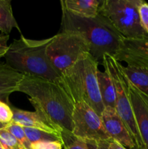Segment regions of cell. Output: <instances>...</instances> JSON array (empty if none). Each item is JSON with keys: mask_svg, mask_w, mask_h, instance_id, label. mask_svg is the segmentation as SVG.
I'll list each match as a JSON object with an SVG mask.
<instances>
[{"mask_svg": "<svg viewBox=\"0 0 148 149\" xmlns=\"http://www.w3.org/2000/svg\"><path fill=\"white\" fill-rule=\"evenodd\" d=\"M17 92L27 95L36 111L62 132L72 133L74 104L57 82L24 75Z\"/></svg>", "mask_w": 148, "mask_h": 149, "instance_id": "cell-1", "label": "cell"}, {"mask_svg": "<svg viewBox=\"0 0 148 149\" xmlns=\"http://www.w3.org/2000/svg\"><path fill=\"white\" fill-rule=\"evenodd\" d=\"M60 31H75L88 41L89 53L97 61H102L104 55L114 56L124 36L120 34L107 18L99 14L93 18L75 16L61 7Z\"/></svg>", "mask_w": 148, "mask_h": 149, "instance_id": "cell-2", "label": "cell"}, {"mask_svg": "<svg viewBox=\"0 0 148 149\" xmlns=\"http://www.w3.org/2000/svg\"><path fill=\"white\" fill-rule=\"evenodd\" d=\"M99 61L85 53L61 74L58 84L73 103L85 102L100 116L104 107L99 90L97 71Z\"/></svg>", "mask_w": 148, "mask_h": 149, "instance_id": "cell-3", "label": "cell"}, {"mask_svg": "<svg viewBox=\"0 0 148 149\" xmlns=\"http://www.w3.org/2000/svg\"><path fill=\"white\" fill-rule=\"evenodd\" d=\"M52 39L35 40L21 35L9 45L4 56L6 65L23 75L58 82L60 75L53 68L46 54Z\"/></svg>", "mask_w": 148, "mask_h": 149, "instance_id": "cell-4", "label": "cell"}, {"mask_svg": "<svg viewBox=\"0 0 148 149\" xmlns=\"http://www.w3.org/2000/svg\"><path fill=\"white\" fill-rule=\"evenodd\" d=\"M104 71L113 81L116 94L115 109L118 115L126 126L136 149H145L136 125L135 115L129 94V80L123 71L120 63L113 56L104 55L102 59Z\"/></svg>", "mask_w": 148, "mask_h": 149, "instance_id": "cell-5", "label": "cell"}, {"mask_svg": "<svg viewBox=\"0 0 148 149\" xmlns=\"http://www.w3.org/2000/svg\"><path fill=\"white\" fill-rule=\"evenodd\" d=\"M142 0H103L99 14L110 21L113 27L126 38L145 39L148 34L141 26L139 14Z\"/></svg>", "mask_w": 148, "mask_h": 149, "instance_id": "cell-6", "label": "cell"}, {"mask_svg": "<svg viewBox=\"0 0 148 149\" xmlns=\"http://www.w3.org/2000/svg\"><path fill=\"white\" fill-rule=\"evenodd\" d=\"M89 52L87 39L81 33L70 31H59L52 36L46 50L49 62L59 75L84 54Z\"/></svg>", "mask_w": 148, "mask_h": 149, "instance_id": "cell-7", "label": "cell"}, {"mask_svg": "<svg viewBox=\"0 0 148 149\" xmlns=\"http://www.w3.org/2000/svg\"><path fill=\"white\" fill-rule=\"evenodd\" d=\"M72 122V134L77 138L97 143L110 139L103 126L101 116L85 102L74 103Z\"/></svg>", "mask_w": 148, "mask_h": 149, "instance_id": "cell-8", "label": "cell"}, {"mask_svg": "<svg viewBox=\"0 0 148 149\" xmlns=\"http://www.w3.org/2000/svg\"><path fill=\"white\" fill-rule=\"evenodd\" d=\"M148 37L130 39L123 37L113 58L125 62L128 66L148 68Z\"/></svg>", "mask_w": 148, "mask_h": 149, "instance_id": "cell-9", "label": "cell"}, {"mask_svg": "<svg viewBox=\"0 0 148 149\" xmlns=\"http://www.w3.org/2000/svg\"><path fill=\"white\" fill-rule=\"evenodd\" d=\"M101 119L104 130L111 139L128 149H136L134 143L115 109L110 107L104 108L102 113Z\"/></svg>", "mask_w": 148, "mask_h": 149, "instance_id": "cell-10", "label": "cell"}, {"mask_svg": "<svg viewBox=\"0 0 148 149\" xmlns=\"http://www.w3.org/2000/svg\"><path fill=\"white\" fill-rule=\"evenodd\" d=\"M129 94L136 125L145 149H148V96L129 81Z\"/></svg>", "mask_w": 148, "mask_h": 149, "instance_id": "cell-11", "label": "cell"}, {"mask_svg": "<svg viewBox=\"0 0 148 149\" xmlns=\"http://www.w3.org/2000/svg\"><path fill=\"white\" fill-rule=\"evenodd\" d=\"M13 112L12 122L23 127H30L44 132L53 133L61 137L62 130L51 123L44 115L37 111H28L11 106Z\"/></svg>", "mask_w": 148, "mask_h": 149, "instance_id": "cell-12", "label": "cell"}, {"mask_svg": "<svg viewBox=\"0 0 148 149\" xmlns=\"http://www.w3.org/2000/svg\"><path fill=\"white\" fill-rule=\"evenodd\" d=\"M23 76L6 64H0V98L2 101L8 102L9 95L17 92Z\"/></svg>", "mask_w": 148, "mask_h": 149, "instance_id": "cell-13", "label": "cell"}, {"mask_svg": "<svg viewBox=\"0 0 148 149\" xmlns=\"http://www.w3.org/2000/svg\"><path fill=\"white\" fill-rule=\"evenodd\" d=\"M101 1L97 0H62L61 7L75 16L93 18L99 15Z\"/></svg>", "mask_w": 148, "mask_h": 149, "instance_id": "cell-14", "label": "cell"}, {"mask_svg": "<svg viewBox=\"0 0 148 149\" xmlns=\"http://www.w3.org/2000/svg\"><path fill=\"white\" fill-rule=\"evenodd\" d=\"M99 90L104 107L115 108L116 94L114 84L109 74L104 71H97Z\"/></svg>", "mask_w": 148, "mask_h": 149, "instance_id": "cell-15", "label": "cell"}, {"mask_svg": "<svg viewBox=\"0 0 148 149\" xmlns=\"http://www.w3.org/2000/svg\"><path fill=\"white\" fill-rule=\"evenodd\" d=\"M126 78L134 87L148 96V68L122 66Z\"/></svg>", "mask_w": 148, "mask_h": 149, "instance_id": "cell-16", "label": "cell"}, {"mask_svg": "<svg viewBox=\"0 0 148 149\" xmlns=\"http://www.w3.org/2000/svg\"><path fill=\"white\" fill-rule=\"evenodd\" d=\"M14 28L20 32V27L13 15L10 0H0V31L3 34L9 35Z\"/></svg>", "mask_w": 148, "mask_h": 149, "instance_id": "cell-17", "label": "cell"}, {"mask_svg": "<svg viewBox=\"0 0 148 149\" xmlns=\"http://www.w3.org/2000/svg\"><path fill=\"white\" fill-rule=\"evenodd\" d=\"M24 130L26 137L30 143L44 141H60L62 143L61 137L55 134L49 133L30 127H24Z\"/></svg>", "mask_w": 148, "mask_h": 149, "instance_id": "cell-18", "label": "cell"}, {"mask_svg": "<svg viewBox=\"0 0 148 149\" xmlns=\"http://www.w3.org/2000/svg\"><path fill=\"white\" fill-rule=\"evenodd\" d=\"M61 140L64 149H89L85 141L74 136L71 132H61Z\"/></svg>", "mask_w": 148, "mask_h": 149, "instance_id": "cell-19", "label": "cell"}, {"mask_svg": "<svg viewBox=\"0 0 148 149\" xmlns=\"http://www.w3.org/2000/svg\"><path fill=\"white\" fill-rule=\"evenodd\" d=\"M5 129L8 130L22 145L26 149L30 148V143L26 137V133H25L24 127L21 125L16 124L15 122H10V124L6 125Z\"/></svg>", "mask_w": 148, "mask_h": 149, "instance_id": "cell-20", "label": "cell"}, {"mask_svg": "<svg viewBox=\"0 0 148 149\" xmlns=\"http://www.w3.org/2000/svg\"><path fill=\"white\" fill-rule=\"evenodd\" d=\"M0 145L4 149H26L5 127L0 129Z\"/></svg>", "mask_w": 148, "mask_h": 149, "instance_id": "cell-21", "label": "cell"}, {"mask_svg": "<svg viewBox=\"0 0 148 149\" xmlns=\"http://www.w3.org/2000/svg\"><path fill=\"white\" fill-rule=\"evenodd\" d=\"M13 112L12 108L7 103L0 101V122L7 125L12 122Z\"/></svg>", "mask_w": 148, "mask_h": 149, "instance_id": "cell-22", "label": "cell"}, {"mask_svg": "<svg viewBox=\"0 0 148 149\" xmlns=\"http://www.w3.org/2000/svg\"><path fill=\"white\" fill-rule=\"evenodd\" d=\"M141 26L148 34V3L143 1L139 7Z\"/></svg>", "mask_w": 148, "mask_h": 149, "instance_id": "cell-23", "label": "cell"}, {"mask_svg": "<svg viewBox=\"0 0 148 149\" xmlns=\"http://www.w3.org/2000/svg\"><path fill=\"white\" fill-rule=\"evenodd\" d=\"M60 141H44L31 143L30 149H62Z\"/></svg>", "mask_w": 148, "mask_h": 149, "instance_id": "cell-24", "label": "cell"}, {"mask_svg": "<svg viewBox=\"0 0 148 149\" xmlns=\"http://www.w3.org/2000/svg\"><path fill=\"white\" fill-rule=\"evenodd\" d=\"M9 35L0 34V59L4 58L7 52L9 46L7 45V42L9 40Z\"/></svg>", "mask_w": 148, "mask_h": 149, "instance_id": "cell-25", "label": "cell"}, {"mask_svg": "<svg viewBox=\"0 0 148 149\" xmlns=\"http://www.w3.org/2000/svg\"><path fill=\"white\" fill-rule=\"evenodd\" d=\"M100 145L102 146L105 149H128L125 148L120 143L116 142L113 139H109L105 141H102V142H98Z\"/></svg>", "mask_w": 148, "mask_h": 149, "instance_id": "cell-26", "label": "cell"}, {"mask_svg": "<svg viewBox=\"0 0 148 149\" xmlns=\"http://www.w3.org/2000/svg\"><path fill=\"white\" fill-rule=\"evenodd\" d=\"M89 149H101L99 146L97 142L94 141H85Z\"/></svg>", "mask_w": 148, "mask_h": 149, "instance_id": "cell-27", "label": "cell"}, {"mask_svg": "<svg viewBox=\"0 0 148 149\" xmlns=\"http://www.w3.org/2000/svg\"><path fill=\"white\" fill-rule=\"evenodd\" d=\"M6 127V125H4V124H2V123H1V122H0V129H2V128H4Z\"/></svg>", "mask_w": 148, "mask_h": 149, "instance_id": "cell-28", "label": "cell"}, {"mask_svg": "<svg viewBox=\"0 0 148 149\" xmlns=\"http://www.w3.org/2000/svg\"><path fill=\"white\" fill-rule=\"evenodd\" d=\"M98 143L99 146H100V148H101V149H105V148H104V147H103V146H102V145H100V143Z\"/></svg>", "mask_w": 148, "mask_h": 149, "instance_id": "cell-29", "label": "cell"}, {"mask_svg": "<svg viewBox=\"0 0 148 149\" xmlns=\"http://www.w3.org/2000/svg\"><path fill=\"white\" fill-rule=\"evenodd\" d=\"M0 149H4V148H2V146H1V145H0Z\"/></svg>", "mask_w": 148, "mask_h": 149, "instance_id": "cell-30", "label": "cell"}, {"mask_svg": "<svg viewBox=\"0 0 148 149\" xmlns=\"http://www.w3.org/2000/svg\"><path fill=\"white\" fill-rule=\"evenodd\" d=\"M0 101H2V100H1V98H0Z\"/></svg>", "mask_w": 148, "mask_h": 149, "instance_id": "cell-31", "label": "cell"}]
</instances>
